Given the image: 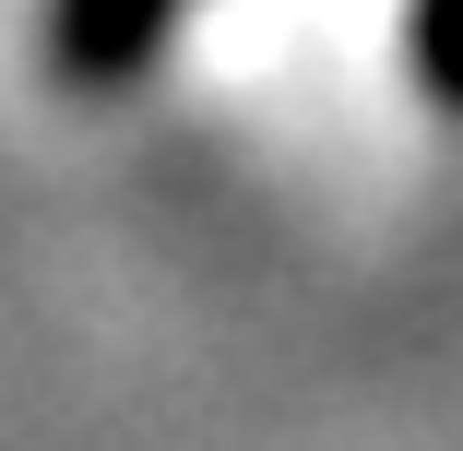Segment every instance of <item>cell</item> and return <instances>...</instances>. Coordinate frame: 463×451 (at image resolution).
<instances>
[{
  "label": "cell",
  "instance_id": "6da1fadb",
  "mask_svg": "<svg viewBox=\"0 0 463 451\" xmlns=\"http://www.w3.org/2000/svg\"><path fill=\"white\" fill-rule=\"evenodd\" d=\"M166 13H178V0H60L48 48H60L71 83H119V71H143V48L166 36Z\"/></svg>",
  "mask_w": 463,
  "mask_h": 451
}]
</instances>
